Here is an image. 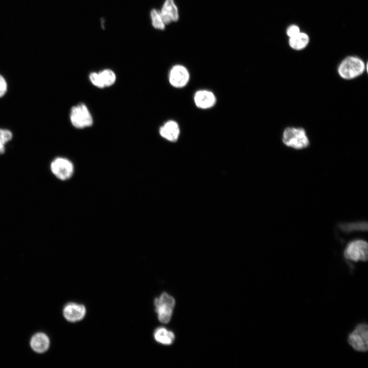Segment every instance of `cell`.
I'll use <instances>...</instances> for the list:
<instances>
[{
	"label": "cell",
	"instance_id": "cell-11",
	"mask_svg": "<svg viewBox=\"0 0 368 368\" xmlns=\"http://www.w3.org/2000/svg\"><path fill=\"white\" fill-rule=\"evenodd\" d=\"M216 97L214 94L208 90L197 91L194 96V101L196 106L202 109L210 108L216 103Z\"/></svg>",
	"mask_w": 368,
	"mask_h": 368
},
{
	"label": "cell",
	"instance_id": "cell-1",
	"mask_svg": "<svg viewBox=\"0 0 368 368\" xmlns=\"http://www.w3.org/2000/svg\"><path fill=\"white\" fill-rule=\"evenodd\" d=\"M366 70V65L362 59L356 56H349L340 62L337 71L340 78L350 80L362 75Z\"/></svg>",
	"mask_w": 368,
	"mask_h": 368
},
{
	"label": "cell",
	"instance_id": "cell-10",
	"mask_svg": "<svg viewBox=\"0 0 368 368\" xmlns=\"http://www.w3.org/2000/svg\"><path fill=\"white\" fill-rule=\"evenodd\" d=\"M159 12L166 25L179 19V11L174 0H165Z\"/></svg>",
	"mask_w": 368,
	"mask_h": 368
},
{
	"label": "cell",
	"instance_id": "cell-4",
	"mask_svg": "<svg viewBox=\"0 0 368 368\" xmlns=\"http://www.w3.org/2000/svg\"><path fill=\"white\" fill-rule=\"evenodd\" d=\"M348 342L356 351L365 352L368 349V327L365 323H360L349 334Z\"/></svg>",
	"mask_w": 368,
	"mask_h": 368
},
{
	"label": "cell",
	"instance_id": "cell-5",
	"mask_svg": "<svg viewBox=\"0 0 368 368\" xmlns=\"http://www.w3.org/2000/svg\"><path fill=\"white\" fill-rule=\"evenodd\" d=\"M343 256L349 261L354 262L366 261L368 258L367 242L361 239L351 241L346 247Z\"/></svg>",
	"mask_w": 368,
	"mask_h": 368
},
{
	"label": "cell",
	"instance_id": "cell-7",
	"mask_svg": "<svg viewBox=\"0 0 368 368\" xmlns=\"http://www.w3.org/2000/svg\"><path fill=\"white\" fill-rule=\"evenodd\" d=\"M50 168L52 174L61 180L70 179L74 172L73 163L63 157H57L53 159L50 163Z\"/></svg>",
	"mask_w": 368,
	"mask_h": 368
},
{
	"label": "cell",
	"instance_id": "cell-16",
	"mask_svg": "<svg viewBox=\"0 0 368 368\" xmlns=\"http://www.w3.org/2000/svg\"><path fill=\"white\" fill-rule=\"evenodd\" d=\"M150 16L152 26L154 29L158 30L165 29L166 25L163 20L159 10L152 9L150 12Z\"/></svg>",
	"mask_w": 368,
	"mask_h": 368
},
{
	"label": "cell",
	"instance_id": "cell-22",
	"mask_svg": "<svg viewBox=\"0 0 368 368\" xmlns=\"http://www.w3.org/2000/svg\"><path fill=\"white\" fill-rule=\"evenodd\" d=\"M6 144L0 140V155L3 154L6 151Z\"/></svg>",
	"mask_w": 368,
	"mask_h": 368
},
{
	"label": "cell",
	"instance_id": "cell-13",
	"mask_svg": "<svg viewBox=\"0 0 368 368\" xmlns=\"http://www.w3.org/2000/svg\"><path fill=\"white\" fill-rule=\"evenodd\" d=\"M50 340L48 337L42 333L35 334L31 338L30 346L32 349L37 353H43L49 348Z\"/></svg>",
	"mask_w": 368,
	"mask_h": 368
},
{
	"label": "cell",
	"instance_id": "cell-3",
	"mask_svg": "<svg viewBox=\"0 0 368 368\" xmlns=\"http://www.w3.org/2000/svg\"><path fill=\"white\" fill-rule=\"evenodd\" d=\"M154 305L159 321L163 324L168 323L172 318L175 305L174 298L169 294L163 292L159 297L154 299Z\"/></svg>",
	"mask_w": 368,
	"mask_h": 368
},
{
	"label": "cell",
	"instance_id": "cell-18",
	"mask_svg": "<svg viewBox=\"0 0 368 368\" xmlns=\"http://www.w3.org/2000/svg\"><path fill=\"white\" fill-rule=\"evenodd\" d=\"M13 137L12 132L6 128H0V140L5 144L10 142Z\"/></svg>",
	"mask_w": 368,
	"mask_h": 368
},
{
	"label": "cell",
	"instance_id": "cell-9",
	"mask_svg": "<svg viewBox=\"0 0 368 368\" xmlns=\"http://www.w3.org/2000/svg\"><path fill=\"white\" fill-rule=\"evenodd\" d=\"M64 318L70 322H77L82 320L86 314V308L82 304L69 303L63 308Z\"/></svg>",
	"mask_w": 368,
	"mask_h": 368
},
{
	"label": "cell",
	"instance_id": "cell-6",
	"mask_svg": "<svg viewBox=\"0 0 368 368\" xmlns=\"http://www.w3.org/2000/svg\"><path fill=\"white\" fill-rule=\"evenodd\" d=\"M70 118L73 126L79 129L91 126L93 123L90 112L83 103H80L72 107Z\"/></svg>",
	"mask_w": 368,
	"mask_h": 368
},
{
	"label": "cell",
	"instance_id": "cell-17",
	"mask_svg": "<svg viewBox=\"0 0 368 368\" xmlns=\"http://www.w3.org/2000/svg\"><path fill=\"white\" fill-rule=\"evenodd\" d=\"M101 81L104 87L113 85L116 80L114 72L110 69H105L99 72Z\"/></svg>",
	"mask_w": 368,
	"mask_h": 368
},
{
	"label": "cell",
	"instance_id": "cell-19",
	"mask_svg": "<svg viewBox=\"0 0 368 368\" xmlns=\"http://www.w3.org/2000/svg\"><path fill=\"white\" fill-rule=\"evenodd\" d=\"M89 79L92 84L100 88H104L101 81L99 73L93 72L89 74Z\"/></svg>",
	"mask_w": 368,
	"mask_h": 368
},
{
	"label": "cell",
	"instance_id": "cell-14",
	"mask_svg": "<svg viewBox=\"0 0 368 368\" xmlns=\"http://www.w3.org/2000/svg\"><path fill=\"white\" fill-rule=\"evenodd\" d=\"M153 337L156 342L164 345L171 344L175 339L174 333L164 327L156 329L153 333Z\"/></svg>",
	"mask_w": 368,
	"mask_h": 368
},
{
	"label": "cell",
	"instance_id": "cell-2",
	"mask_svg": "<svg viewBox=\"0 0 368 368\" xmlns=\"http://www.w3.org/2000/svg\"><path fill=\"white\" fill-rule=\"evenodd\" d=\"M283 143L287 147L296 150L308 147L310 141L306 130L300 127H287L282 133Z\"/></svg>",
	"mask_w": 368,
	"mask_h": 368
},
{
	"label": "cell",
	"instance_id": "cell-21",
	"mask_svg": "<svg viewBox=\"0 0 368 368\" xmlns=\"http://www.w3.org/2000/svg\"><path fill=\"white\" fill-rule=\"evenodd\" d=\"M301 32L299 27L296 25L289 26L286 30V34L288 37H291Z\"/></svg>",
	"mask_w": 368,
	"mask_h": 368
},
{
	"label": "cell",
	"instance_id": "cell-8",
	"mask_svg": "<svg viewBox=\"0 0 368 368\" xmlns=\"http://www.w3.org/2000/svg\"><path fill=\"white\" fill-rule=\"evenodd\" d=\"M189 73L188 70L182 65H175L169 73V82L174 87L180 88L188 82Z\"/></svg>",
	"mask_w": 368,
	"mask_h": 368
},
{
	"label": "cell",
	"instance_id": "cell-20",
	"mask_svg": "<svg viewBox=\"0 0 368 368\" xmlns=\"http://www.w3.org/2000/svg\"><path fill=\"white\" fill-rule=\"evenodd\" d=\"M8 89V84L6 78L0 74V98L4 97Z\"/></svg>",
	"mask_w": 368,
	"mask_h": 368
},
{
	"label": "cell",
	"instance_id": "cell-15",
	"mask_svg": "<svg viewBox=\"0 0 368 368\" xmlns=\"http://www.w3.org/2000/svg\"><path fill=\"white\" fill-rule=\"evenodd\" d=\"M310 41L308 35L304 32H300L296 35L289 38L288 43L290 47L296 51L305 49Z\"/></svg>",
	"mask_w": 368,
	"mask_h": 368
},
{
	"label": "cell",
	"instance_id": "cell-12",
	"mask_svg": "<svg viewBox=\"0 0 368 368\" xmlns=\"http://www.w3.org/2000/svg\"><path fill=\"white\" fill-rule=\"evenodd\" d=\"M179 132L177 123L172 120L165 123L159 129L160 135L170 142H175L177 140Z\"/></svg>",
	"mask_w": 368,
	"mask_h": 368
}]
</instances>
